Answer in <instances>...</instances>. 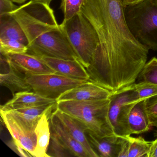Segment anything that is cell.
<instances>
[{
    "label": "cell",
    "instance_id": "cell-1",
    "mask_svg": "<svg viewBox=\"0 0 157 157\" xmlns=\"http://www.w3.org/2000/svg\"><path fill=\"white\" fill-rule=\"evenodd\" d=\"M81 12L100 42L86 68L90 80L113 93L134 84L149 49L130 33L119 0H84Z\"/></svg>",
    "mask_w": 157,
    "mask_h": 157
},
{
    "label": "cell",
    "instance_id": "cell-2",
    "mask_svg": "<svg viewBox=\"0 0 157 157\" xmlns=\"http://www.w3.org/2000/svg\"><path fill=\"white\" fill-rule=\"evenodd\" d=\"M10 13L26 34L27 53L40 57L78 60L49 5L31 0Z\"/></svg>",
    "mask_w": 157,
    "mask_h": 157
},
{
    "label": "cell",
    "instance_id": "cell-3",
    "mask_svg": "<svg viewBox=\"0 0 157 157\" xmlns=\"http://www.w3.org/2000/svg\"><path fill=\"white\" fill-rule=\"evenodd\" d=\"M110 98L95 101L57 102L56 108L76 118L100 137L116 135L108 116Z\"/></svg>",
    "mask_w": 157,
    "mask_h": 157
},
{
    "label": "cell",
    "instance_id": "cell-4",
    "mask_svg": "<svg viewBox=\"0 0 157 157\" xmlns=\"http://www.w3.org/2000/svg\"><path fill=\"white\" fill-rule=\"evenodd\" d=\"M127 24L133 36L149 50L157 51V0L124 8Z\"/></svg>",
    "mask_w": 157,
    "mask_h": 157
},
{
    "label": "cell",
    "instance_id": "cell-5",
    "mask_svg": "<svg viewBox=\"0 0 157 157\" xmlns=\"http://www.w3.org/2000/svg\"><path fill=\"white\" fill-rule=\"evenodd\" d=\"M60 25L78 59L86 68L100 43L95 29L81 12Z\"/></svg>",
    "mask_w": 157,
    "mask_h": 157
},
{
    "label": "cell",
    "instance_id": "cell-6",
    "mask_svg": "<svg viewBox=\"0 0 157 157\" xmlns=\"http://www.w3.org/2000/svg\"><path fill=\"white\" fill-rule=\"evenodd\" d=\"M110 100L108 116L115 134L119 137L130 136L129 113L136 104L143 100L139 98L134 84L113 94Z\"/></svg>",
    "mask_w": 157,
    "mask_h": 157
},
{
    "label": "cell",
    "instance_id": "cell-7",
    "mask_svg": "<svg viewBox=\"0 0 157 157\" xmlns=\"http://www.w3.org/2000/svg\"><path fill=\"white\" fill-rule=\"evenodd\" d=\"M25 78L33 91L56 101L67 91L89 81L71 78L56 73L28 76Z\"/></svg>",
    "mask_w": 157,
    "mask_h": 157
},
{
    "label": "cell",
    "instance_id": "cell-8",
    "mask_svg": "<svg viewBox=\"0 0 157 157\" xmlns=\"http://www.w3.org/2000/svg\"><path fill=\"white\" fill-rule=\"evenodd\" d=\"M0 111L2 119L13 139L34 157L37 143L35 129L11 111Z\"/></svg>",
    "mask_w": 157,
    "mask_h": 157
},
{
    "label": "cell",
    "instance_id": "cell-9",
    "mask_svg": "<svg viewBox=\"0 0 157 157\" xmlns=\"http://www.w3.org/2000/svg\"><path fill=\"white\" fill-rule=\"evenodd\" d=\"M4 56L7 58L10 67L25 78L56 73L37 56L28 53L10 54Z\"/></svg>",
    "mask_w": 157,
    "mask_h": 157
},
{
    "label": "cell",
    "instance_id": "cell-10",
    "mask_svg": "<svg viewBox=\"0 0 157 157\" xmlns=\"http://www.w3.org/2000/svg\"><path fill=\"white\" fill-rule=\"evenodd\" d=\"M113 93L99 84L89 80L61 94L56 101H95L110 98Z\"/></svg>",
    "mask_w": 157,
    "mask_h": 157
},
{
    "label": "cell",
    "instance_id": "cell-11",
    "mask_svg": "<svg viewBox=\"0 0 157 157\" xmlns=\"http://www.w3.org/2000/svg\"><path fill=\"white\" fill-rule=\"evenodd\" d=\"M39 57L56 74L75 79L90 80V76L87 70L78 59Z\"/></svg>",
    "mask_w": 157,
    "mask_h": 157
},
{
    "label": "cell",
    "instance_id": "cell-12",
    "mask_svg": "<svg viewBox=\"0 0 157 157\" xmlns=\"http://www.w3.org/2000/svg\"><path fill=\"white\" fill-rule=\"evenodd\" d=\"M54 112L71 135L84 147L90 157H99L86 136V132L88 129L87 127L78 119L61 112L57 108Z\"/></svg>",
    "mask_w": 157,
    "mask_h": 157
},
{
    "label": "cell",
    "instance_id": "cell-13",
    "mask_svg": "<svg viewBox=\"0 0 157 157\" xmlns=\"http://www.w3.org/2000/svg\"><path fill=\"white\" fill-rule=\"evenodd\" d=\"M56 101L42 96L31 91L17 93L13 98L1 106L0 110L11 111L22 108L49 104L56 102Z\"/></svg>",
    "mask_w": 157,
    "mask_h": 157
},
{
    "label": "cell",
    "instance_id": "cell-14",
    "mask_svg": "<svg viewBox=\"0 0 157 157\" xmlns=\"http://www.w3.org/2000/svg\"><path fill=\"white\" fill-rule=\"evenodd\" d=\"M86 136L94 150L101 157H118L120 150V137L116 135L100 137L88 129Z\"/></svg>",
    "mask_w": 157,
    "mask_h": 157
},
{
    "label": "cell",
    "instance_id": "cell-15",
    "mask_svg": "<svg viewBox=\"0 0 157 157\" xmlns=\"http://www.w3.org/2000/svg\"><path fill=\"white\" fill-rule=\"evenodd\" d=\"M49 120L50 127L75 157H90L84 147L71 135L54 111L51 114Z\"/></svg>",
    "mask_w": 157,
    "mask_h": 157
},
{
    "label": "cell",
    "instance_id": "cell-16",
    "mask_svg": "<svg viewBox=\"0 0 157 157\" xmlns=\"http://www.w3.org/2000/svg\"><path fill=\"white\" fill-rule=\"evenodd\" d=\"M56 107L47 111L38 121L35 128L37 138L36 147L34 153V157H48L47 150L51 136L50 117Z\"/></svg>",
    "mask_w": 157,
    "mask_h": 157
},
{
    "label": "cell",
    "instance_id": "cell-17",
    "mask_svg": "<svg viewBox=\"0 0 157 157\" xmlns=\"http://www.w3.org/2000/svg\"><path fill=\"white\" fill-rule=\"evenodd\" d=\"M19 41L28 47L27 36L17 20L10 13L0 16V40Z\"/></svg>",
    "mask_w": 157,
    "mask_h": 157
},
{
    "label": "cell",
    "instance_id": "cell-18",
    "mask_svg": "<svg viewBox=\"0 0 157 157\" xmlns=\"http://www.w3.org/2000/svg\"><path fill=\"white\" fill-rule=\"evenodd\" d=\"M144 101L136 104L130 111L128 120L130 135L147 132L151 126L145 110Z\"/></svg>",
    "mask_w": 157,
    "mask_h": 157
},
{
    "label": "cell",
    "instance_id": "cell-19",
    "mask_svg": "<svg viewBox=\"0 0 157 157\" xmlns=\"http://www.w3.org/2000/svg\"><path fill=\"white\" fill-rule=\"evenodd\" d=\"M0 83L9 89L13 96L17 93L32 91L25 78L14 71L10 66L9 72L0 74Z\"/></svg>",
    "mask_w": 157,
    "mask_h": 157
},
{
    "label": "cell",
    "instance_id": "cell-20",
    "mask_svg": "<svg viewBox=\"0 0 157 157\" xmlns=\"http://www.w3.org/2000/svg\"><path fill=\"white\" fill-rule=\"evenodd\" d=\"M57 102L49 104L22 108L11 111L21 117L30 127L35 129L43 115L49 109L56 107Z\"/></svg>",
    "mask_w": 157,
    "mask_h": 157
},
{
    "label": "cell",
    "instance_id": "cell-21",
    "mask_svg": "<svg viewBox=\"0 0 157 157\" xmlns=\"http://www.w3.org/2000/svg\"><path fill=\"white\" fill-rule=\"evenodd\" d=\"M51 136L47 150L48 157H75L72 152L59 138L56 132L50 127Z\"/></svg>",
    "mask_w": 157,
    "mask_h": 157
},
{
    "label": "cell",
    "instance_id": "cell-22",
    "mask_svg": "<svg viewBox=\"0 0 157 157\" xmlns=\"http://www.w3.org/2000/svg\"><path fill=\"white\" fill-rule=\"evenodd\" d=\"M129 148L128 157H148L151 142L141 136H128Z\"/></svg>",
    "mask_w": 157,
    "mask_h": 157
},
{
    "label": "cell",
    "instance_id": "cell-23",
    "mask_svg": "<svg viewBox=\"0 0 157 157\" xmlns=\"http://www.w3.org/2000/svg\"><path fill=\"white\" fill-rule=\"evenodd\" d=\"M139 82H147L157 84V58L153 57L147 62L137 78Z\"/></svg>",
    "mask_w": 157,
    "mask_h": 157
},
{
    "label": "cell",
    "instance_id": "cell-24",
    "mask_svg": "<svg viewBox=\"0 0 157 157\" xmlns=\"http://www.w3.org/2000/svg\"><path fill=\"white\" fill-rule=\"evenodd\" d=\"M28 51V46L21 42L15 40H0V52L4 56L26 53Z\"/></svg>",
    "mask_w": 157,
    "mask_h": 157
},
{
    "label": "cell",
    "instance_id": "cell-25",
    "mask_svg": "<svg viewBox=\"0 0 157 157\" xmlns=\"http://www.w3.org/2000/svg\"><path fill=\"white\" fill-rule=\"evenodd\" d=\"M84 0H62L60 9L64 13V21H67L81 12Z\"/></svg>",
    "mask_w": 157,
    "mask_h": 157
},
{
    "label": "cell",
    "instance_id": "cell-26",
    "mask_svg": "<svg viewBox=\"0 0 157 157\" xmlns=\"http://www.w3.org/2000/svg\"><path fill=\"white\" fill-rule=\"evenodd\" d=\"M134 87L140 100H145L157 94V84L142 81L134 83Z\"/></svg>",
    "mask_w": 157,
    "mask_h": 157
},
{
    "label": "cell",
    "instance_id": "cell-27",
    "mask_svg": "<svg viewBox=\"0 0 157 157\" xmlns=\"http://www.w3.org/2000/svg\"><path fill=\"white\" fill-rule=\"evenodd\" d=\"M144 103L151 126L157 128V94L145 99Z\"/></svg>",
    "mask_w": 157,
    "mask_h": 157
},
{
    "label": "cell",
    "instance_id": "cell-28",
    "mask_svg": "<svg viewBox=\"0 0 157 157\" xmlns=\"http://www.w3.org/2000/svg\"><path fill=\"white\" fill-rule=\"evenodd\" d=\"M7 146L11 149L16 154L22 157H32L33 156L23 147L20 144L17 143L13 139L6 143Z\"/></svg>",
    "mask_w": 157,
    "mask_h": 157
},
{
    "label": "cell",
    "instance_id": "cell-29",
    "mask_svg": "<svg viewBox=\"0 0 157 157\" xmlns=\"http://www.w3.org/2000/svg\"><path fill=\"white\" fill-rule=\"evenodd\" d=\"M18 8L11 0H0V16L11 13Z\"/></svg>",
    "mask_w": 157,
    "mask_h": 157
},
{
    "label": "cell",
    "instance_id": "cell-30",
    "mask_svg": "<svg viewBox=\"0 0 157 157\" xmlns=\"http://www.w3.org/2000/svg\"><path fill=\"white\" fill-rule=\"evenodd\" d=\"M128 136L120 137L121 147L118 157H128L129 143Z\"/></svg>",
    "mask_w": 157,
    "mask_h": 157
},
{
    "label": "cell",
    "instance_id": "cell-31",
    "mask_svg": "<svg viewBox=\"0 0 157 157\" xmlns=\"http://www.w3.org/2000/svg\"><path fill=\"white\" fill-rule=\"evenodd\" d=\"M148 157H157V137L155 140L151 141Z\"/></svg>",
    "mask_w": 157,
    "mask_h": 157
},
{
    "label": "cell",
    "instance_id": "cell-32",
    "mask_svg": "<svg viewBox=\"0 0 157 157\" xmlns=\"http://www.w3.org/2000/svg\"><path fill=\"white\" fill-rule=\"evenodd\" d=\"M143 1L144 0H119L120 3L124 8L128 6L136 5Z\"/></svg>",
    "mask_w": 157,
    "mask_h": 157
},
{
    "label": "cell",
    "instance_id": "cell-33",
    "mask_svg": "<svg viewBox=\"0 0 157 157\" xmlns=\"http://www.w3.org/2000/svg\"><path fill=\"white\" fill-rule=\"evenodd\" d=\"M33 1L38 2L47 3V4H48V5H50V3L53 1V0H33Z\"/></svg>",
    "mask_w": 157,
    "mask_h": 157
},
{
    "label": "cell",
    "instance_id": "cell-34",
    "mask_svg": "<svg viewBox=\"0 0 157 157\" xmlns=\"http://www.w3.org/2000/svg\"><path fill=\"white\" fill-rule=\"evenodd\" d=\"M13 2H15V3H19V4H23L25 3L27 0H11Z\"/></svg>",
    "mask_w": 157,
    "mask_h": 157
},
{
    "label": "cell",
    "instance_id": "cell-35",
    "mask_svg": "<svg viewBox=\"0 0 157 157\" xmlns=\"http://www.w3.org/2000/svg\"></svg>",
    "mask_w": 157,
    "mask_h": 157
}]
</instances>
